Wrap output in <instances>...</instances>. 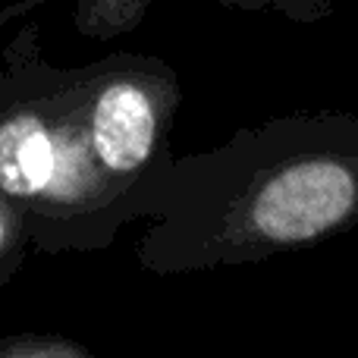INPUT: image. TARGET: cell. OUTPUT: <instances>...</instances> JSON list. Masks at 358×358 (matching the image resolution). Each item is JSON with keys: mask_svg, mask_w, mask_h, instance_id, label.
Returning <instances> with one entry per match:
<instances>
[{"mask_svg": "<svg viewBox=\"0 0 358 358\" xmlns=\"http://www.w3.org/2000/svg\"><path fill=\"white\" fill-rule=\"evenodd\" d=\"M85 358L88 349L60 334H13L0 340V358Z\"/></svg>", "mask_w": 358, "mask_h": 358, "instance_id": "obj_5", "label": "cell"}, {"mask_svg": "<svg viewBox=\"0 0 358 358\" xmlns=\"http://www.w3.org/2000/svg\"><path fill=\"white\" fill-rule=\"evenodd\" d=\"M0 195L41 248L76 245L123 198L88 148L79 73L44 63L35 29L10 44L0 66Z\"/></svg>", "mask_w": 358, "mask_h": 358, "instance_id": "obj_1", "label": "cell"}, {"mask_svg": "<svg viewBox=\"0 0 358 358\" xmlns=\"http://www.w3.org/2000/svg\"><path fill=\"white\" fill-rule=\"evenodd\" d=\"M151 0H76V25L88 38H110L138 22Z\"/></svg>", "mask_w": 358, "mask_h": 358, "instance_id": "obj_4", "label": "cell"}, {"mask_svg": "<svg viewBox=\"0 0 358 358\" xmlns=\"http://www.w3.org/2000/svg\"><path fill=\"white\" fill-rule=\"evenodd\" d=\"M29 242L31 233L25 227L22 214L0 195V283H6L13 277V271L22 264Z\"/></svg>", "mask_w": 358, "mask_h": 358, "instance_id": "obj_6", "label": "cell"}, {"mask_svg": "<svg viewBox=\"0 0 358 358\" xmlns=\"http://www.w3.org/2000/svg\"><path fill=\"white\" fill-rule=\"evenodd\" d=\"M358 210V170L305 157L267 176L245 201V229L271 245H299L343 227Z\"/></svg>", "mask_w": 358, "mask_h": 358, "instance_id": "obj_3", "label": "cell"}, {"mask_svg": "<svg viewBox=\"0 0 358 358\" xmlns=\"http://www.w3.org/2000/svg\"><path fill=\"white\" fill-rule=\"evenodd\" d=\"M85 138L98 170L123 192L155 161L167 120V82L136 63L113 60L79 73Z\"/></svg>", "mask_w": 358, "mask_h": 358, "instance_id": "obj_2", "label": "cell"}]
</instances>
